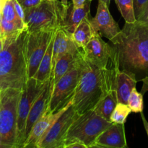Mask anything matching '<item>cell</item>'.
<instances>
[{"instance_id": "4", "label": "cell", "mask_w": 148, "mask_h": 148, "mask_svg": "<svg viewBox=\"0 0 148 148\" xmlns=\"http://www.w3.org/2000/svg\"><path fill=\"white\" fill-rule=\"evenodd\" d=\"M112 122L98 115L94 110L78 115L69 127L64 146L69 142L78 140L92 148L98 136L108 129ZM63 146V148H64Z\"/></svg>"}, {"instance_id": "42", "label": "cell", "mask_w": 148, "mask_h": 148, "mask_svg": "<svg viewBox=\"0 0 148 148\" xmlns=\"http://www.w3.org/2000/svg\"><path fill=\"white\" fill-rule=\"evenodd\" d=\"M50 1H58L59 0H50Z\"/></svg>"}, {"instance_id": "32", "label": "cell", "mask_w": 148, "mask_h": 148, "mask_svg": "<svg viewBox=\"0 0 148 148\" xmlns=\"http://www.w3.org/2000/svg\"><path fill=\"white\" fill-rule=\"evenodd\" d=\"M61 4L62 7V16H63V23L67 16L68 11L71 6V3L68 1V0H61ZM63 25V24H62Z\"/></svg>"}, {"instance_id": "15", "label": "cell", "mask_w": 148, "mask_h": 148, "mask_svg": "<svg viewBox=\"0 0 148 148\" xmlns=\"http://www.w3.org/2000/svg\"><path fill=\"white\" fill-rule=\"evenodd\" d=\"M68 106L63 110L56 113V114L45 113L40 117V119L38 120L37 122L34 124L33 128L31 129V131H30L28 137L25 142L23 148H37V145L39 143V141L47 132L48 130L52 126V124L54 123V121L66 110Z\"/></svg>"}, {"instance_id": "13", "label": "cell", "mask_w": 148, "mask_h": 148, "mask_svg": "<svg viewBox=\"0 0 148 148\" xmlns=\"http://www.w3.org/2000/svg\"><path fill=\"white\" fill-rule=\"evenodd\" d=\"M52 88H53V82H52L51 77L50 79H48L46 87L41 92V93L36 98L34 103L32 106L30 112H29L27 121H26L25 135V140L28 137L29 134L31 131V129L33 128L34 124L47 111L51 95Z\"/></svg>"}, {"instance_id": "21", "label": "cell", "mask_w": 148, "mask_h": 148, "mask_svg": "<svg viewBox=\"0 0 148 148\" xmlns=\"http://www.w3.org/2000/svg\"><path fill=\"white\" fill-rule=\"evenodd\" d=\"M54 37L55 34L52 38L46 53L42 59L37 72L33 77L36 79L41 82H46L52 77V57H53V44Z\"/></svg>"}, {"instance_id": "8", "label": "cell", "mask_w": 148, "mask_h": 148, "mask_svg": "<svg viewBox=\"0 0 148 148\" xmlns=\"http://www.w3.org/2000/svg\"><path fill=\"white\" fill-rule=\"evenodd\" d=\"M47 81L41 82L34 77L29 78L24 88L22 90V94L18 105L17 148H23V145L25 142V135L26 121L29 112L36 98L41 93L46 87Z\"/></svg>"}, {"instance_id": "25", "label": "cell", "mask_w": 148, "mask_h": 148, "mask_svg": "<svg viewBox=\"0 0 148 148\" xmlns=\"http://www.w3.org/2000/svg\"><path fill=\"white\" fill-rule=\"evenodd\" d=\"M132 111L128 104L118 103L111 116V121L116 124H124Z\"/></svg>"}, {"instance_id": "28", "label": "cell", "mask_w": 148, "mask_h": 148, "mask_svg": "<svg viewBox=\"0 0 148 148\" xmlns=\"http://www.w3.org/2000/svg\"><path fill=\"white\" fill-rule=\"evenodd\" d=\"M148 4V0H134V12H135V16L137 20L142 14L143 12L144 11L145 8Z\"/></svg>"}, {"instance_id": "19", "label": "cell", "mask_w": 148, "mask_h": 148, "mask_svg": "<svg viewBox=\"0 0 148 148\" xmlns=\"http://www.w3.org/2000/svg\"><path fill=\"white\" fill-rule=\"evenodd\" d=\"M79 49L75 51H69L61 56L56 62L52 75V82L55 84L61 77L69 72L75 65L77 59Z\"/></svg>"}, {"instance_id": "5", "label": "cell", "mask_w": 148, "mask_h": 148, "mask_svg": "<svg viewBox=\"0 0 148 148\" xmlns=\"http://www.w3.org/2000/svg\"><path fill=\"white\" fill-rule=\"evenodd\" d=\"M22 90H3L0 92V134L10 148H17L18 105Z\"/></svg>"}, {"instance_id": "26", "label": "cell", "mask_w": 148, "mask_h": 148, "mask_svg": "<svg viewBox=\"0 0 148 148\" xmlns=\"http://www.w3.org/2000/svg\"><path fill=\"white\" fill-rule=\"evenodd\" d=\"M128 106H130L132 112L141 113L144 109L143 103V94L139 92L137 89L134 88L132 91L128 100Z\"/></svg>"}, {"instance_id": "6", "label": "cell", "mask_w": 148, "mask_h": 148, "mask_svg": "<svg viewBox=\"0 0 148 148\" xmlns=\"http://www.w3.org/2000/svg\"><path fill=\"white\" fill-rule=\"evenodd\" d=\"M25 10V23L29 33L56 30L62 27L63 16L61 1L43 0L33 8Z\"/></svg>"}, {"instance_id": "34", "label": "cell", "mask_w": 148, "mask_h": 148, "mask_svg": "<svg viewBox=\"0 0 148 148\" xmlns=\"http://www.w3.org/2000/svg\"><path fill=\"white\" fill-rule=\"evenodd\" d=\"M142 82H143V85L141 90V93L144 95L146 92L148 91V77H146L144 79H143Z\"/></svg>"}, {"instance_id": "36", "label": "cell", "mask_w": 148, "mask_h": 148, "mask_svg": "<svg viewBox=\"0 0 148 148\" xmlns=\"http://www.w3.org/2000/svg\"><path fill=\"white\" fill-rule=\"evenodd\" d=\"M140 114H141V118H142V120H143V125H144L145 129V131H146V132H147V136H148V121H147V119H146L144 114H143V112H141Z\"/></svg>"}, {"instance_id": "12", "label": "cell", "mask_w": 148, "mask_h": 148, "mask_svg": "<svg viewBox=\"0 0 148 148\" xmlns=\"http://www.w3.org/2000/svg\"><path fill=\"white\" fill-rule=\"evenodd\" d=\"M98 4L95 16L90 19L94 33H98L101 36L112 41L120 33L121 29L114 20L108 8V4L102 0H98Z\"/></svg>"}, {"instance_id": "29", "label": "cell", "mask_w": 148, "mask_h": 148, "mask_svg": "<svg viewBox=\"0 0 148 148\" xmlns=\"http://www.w3.org/2000/svg\"><path fill=\"white\" fill-rule=\"evenodd\" d=\"M13 3H14V10H15L17 15L23 23H25V10L20 3L17 0H13ZM26 25V24H25Z\"/></svg>"}, {"instance_id": "37", "label": "cell", "mask_w": 148, "mask_h": 148, "mask_svg": "<svg viewBox=\"0 0 148 148\" xmlns=\"http://www.w3.org/2000/svg\"><path fill=\"white\" fill-rule=\"evenodd\" d=\"M0 148H10L7 145H6L5 143H4L2 138H1V134H0Z\"/></svg>"}, {"instance_id": "10", "label": "cell", "mask_w": 148, "mask_h": 148, "mask_svg": "<svg viewBox=\"0 0 148 148\" xmlns=\"http://www.w3.org/2000/svg\"><path fill=\"white\" fill-rule=\"evenodd\" d=\"M78 115L71 102L39 141L37 148H63L66 133Z\"/></svg>"}, {"instance_id": "44", "label": "cell", "mask_w": 148, "mask_h": 148, "mask_svg": "<svg viewBox=\"0 0 148 148\" xmlns=\"http://www.w3.org/2000/svg\"><path fill=\"white\" fill-rule=\"evenodd\" d=\"M0 92H1V90H0Z\"/></svg>"}, {"instance_id": "38", "label": "cell", "mask_w": 148, "mask_h": 148, "mask_svg": "<svg viewBox=\"0 0 148 148\" xmlns=\"http://www.w3.org/2000/svg\"><path fill=\"white\" fill-rule=\"evenodd\" d=\"M3 45H4V38L1 36H0V52L2 50Z\"/></svg>"}, {"instance_id": "30", "label": "cell", "mask_w": 148, "mask_h": 148, "mask_svg": "<svg viewBox=\"0 0 148 148\" xmlns=\"http://www.w3.org/2000/svg\"><path fill=\"white\" fill-rule=\"evenodd\" d=\"M43 0H23L20 1V4L24 10L33 8L38 5Z\"/></svg>"}, {"instance_id": "16", "label": "cell", "mask_w": 148, "mask_h": 148, "mask_svg": "<svg viewBox=\"0 0 148 148\" xmlns=\"http://www.w3.org/2000/svg\"><path fill=\"white\" fill-rule=\"evenodd\" d=\"M79 48L76 46L72 38V35L64 27L56 30L53 44V57H52V75L55 64L58 59L69 51H77Z\"/></svg>"}, {"instance_id": "31", "label": "cell", "mask_w": 148, "mask_h": 148, "mask_svg": "<svg viewBox=\"0 0 148 148\" xmlns=\"http://www.w3.org/2000/svg\"><path fill=\"white\" fill-rule=\"evenodd\" d=\"M64 148H88L86 145L78 140H73L65 145Z\"/></svg>"}, {"instance_id": "45", "label": "cell", "mask_w": 148, "mask_h": 148, "mask_svg": "<svg viewBox=\"0 0 148 148\" xmlns=\"http://www.w3.org/2000/svg\"><path fill=\"white\" fill-rule=\"evenodd\" d=\"M91 1H92V0H91Z\"/></svg>"}, {"instance_id": "9", "label": "cell", "mask_w": 148, "mask_h": 148, "mask_svg": "<svg viewBox=\"0 0 148 148\" xmlns=\"http://www.w3.org/2000/svg\"><path fill=\"white\" fill-rule=\"evenodd\" d=\"M56 30H43L29 33L26 36V55L28 79L37 72L43 56L54 36Z\"/></svg>"}, {"instance_id": "43", "label": "cell", "mask_w": 148, "mask_h": 148, "mask_svg": "<svg viewBox=\"0 0 148 148\" xmlns=\"http://www.w3.org/2000/svg\"><path fill=\"white\" fill-rule=\"evenodd\" d=\"M17 1H18L19 2H20V1H23V0H17Z\"/></svg>"}, {"instance_id": "27", "label": "cell", "mask_w": 148, "mask_h": 148, "mask_svg": "<svg viewBox=\"0 0 148 148\" xmlns=\"http://www.w3.org/2000/svg\"><path fill=\"white\" fill-rule=\"evenodd\" d=\"M20 30H25V29H23L14 22L8 21L4 18L1 20V25H0V36H2L3 38L13 34Z\"/></svg>"}, {"instance_id": "41", "label": "cell", "mask_w": 148, "mask_h": 148, "mask_svg": "<svg viewBox=\"0 0 148 148\" xmlns=\"http://www.w3.org/2000/svg\"><path fill=\"white\" fill-rule=\"evenodd\" d=\"M102 1H106V2L107 4H109V3H110V1H111V0H102Z\"/></svg>"}, {"instance_id": "24", "label": "cell", "mask_w": 148, "mask_h": 148, "mask_svg": "<svg viewBox=\"0 0 148 148\" xmlns=\"http://www.w3.org/2000/svg\"><path fill=\"white\" fill-rule=\"evenodd\" d=\"M2 18L5 19L10 22H14L18 24L23 29L27 30V26L25 23H23L17 15L15 10H14L13 0H4L3 4L2 10H1Z\"/></svg>"}, {"instance_id": "7", "label": "cell", "mask_w": 148, "mask_h": 148, "mask_svg": "<svg viewBox=\"0 0 148 148\" xmlns=\"http://www.w3.org/2000/svg\"><path fill=\"white\" fill-rule=\"evenodd\" d=\"M79 74L80 71L77 56L75 66L61 77L57 82L53 84L51 95L46 113L56 114L66 108L72 102L79 82Z\"/></svg>"}, {"instance_id": "22", "label": "cell", "mask_w": 148, "mask_h": 148, "mask_svg": "<svg viewBox=\"0 0 148 148\" xmlns=\"http://www.w3.org/2000/svg\"><path fill=\"white\" fill-rule=\"evenodd\" d=\"M118 103V98L116 89H111L106 95V96L101 100L97 105L94 111L99 116L111 121V114Z\"/></svg>"}, {"instance_id": "40", "label": "cell", "mask_w": 148, "mask_h": 148, "mask_svg": "<svg viewBox=\"0 0 148 148\" xmlns=\"http://www.w3.org/2000/svg\"><path fill=\"white\" fill-rule=\"evenodd\" d=\"M1 20H2V15H1V12H0V25H1Z\"/></svg>"}, {"instance_id": "35", "label": "cell", "mask_w": 148, "mask_h": 148, "mask_svg": "<svg viewBox=\"0 0 148 148\" xmlns=\"http://www.w3.org/2000/svg\"><path fill=\"white\" fill-rule=\"evenodd\" d=\"M87 0H72V5L75 7H80L85 4Z\"/></svg>"}, {"instance_id": "33", "label": "cell", "mask_w": 148, "mask_h": 148, "mask_svg": "<svg viewBox=\"0 0 148 148\" xmlns=\"http://www.w3.org/2000/svg\"><path fill=\"white\" fill-rule=\"evenodd\" d=\"M137 21L143 23V24L146 25H148V4L145 7L140 17L137 20Z\"/></svg>"}, {"instance_id": "1", "label": "cell", "mask_w": 148, "mask_h": 148, "mask_svg": "<svg viewBox=\"0 0 148 148\" xmlns=\"http://www.w3.org/2000/svg\"><path fill=\"white\" fill-rule=\"evenodd\" d=\"M111 42V61L119 69L133 73L138 82L148 77V25L125 23Z\"/></svg>"}, {"instance_id": "18", "label": "cell", "mask_w": 148, "mask_h": 148, "mask_svg": "<svg viewBox=\"0 0 148 148\" xmlns=\"http://www.w3.org/2000/svg\"><path fill=\"white\" fill-rule=\"evenodd\" d=\"M91 1V0H87L85 4L80 7H75L72 4H71L67 16L62 25V27L71 35L82 20L89 17Z\"/></svg>"}, {"instance_id": "14", "label": "cell", "mask_w": 148, "mask_h": 148, "mask_svg": "<svg viewBox=\"0 0 148 148\" xmlns=\"http://www.w3.org/2000/svg\"><path fill=\"white\" fill-rule=\"evenodd\" d=\"M92 147L98 148H126L124 124L112 123L108 129L103 132L97 138Z\"/></svg>"}, {"instance_id": "23", "label": "cell", "mask_w": 148, "mask_h": 148, "mask_svg": "<svg viewBox=\"0 0 148 148\" xmlns=\"http://www.w3.org/2000/svg\"><path fill=\"white\" fill-rule=\"evenodd\" d=\"M115 1L125 23H134L137 21L134 0H115Z\"/></svg>"}, {"instance_id": "11", "label": "cell", "mask_w": 148, "mask_h": 148, "mask_svg": "<svg viewBox=\"0 0 148 148\" xmlns=\"http://www.w3.org/2000/svg\"><path fill=\"white\" fill-rule=\"evenodd\" d=\"M82 51L85 59L101 69H107L111 62L113 48L104 41L98 33H94L90 40Z\"/></svg>"}, {"instance_id": "20", "label": "cell", "mask_w": 148, "mask_h": 148, "mask_svg": "<svg viewBox=\"0 0 148 148\" xmlns=\"http://www.w3.org/2000/svg\"><path fill=\"white\" fill-rule=\"evenodd\" d=\"M93 33L94 32L88 17L85 18L79 23V25L72 34V38L76 46L79 49L83 50L90 40Z\"/></svg>"}, {"instance_id": "3", "label": "cell", "mask_w": 148, "mask_h": 148, "mask_svg": "<svg viewBox=\"0 0 148 148\" xmlns=\"http://www.w3.org/2000/svg\"><path fill=\"white\" fill-rule=\"evenodd\" d=\"M27 30L4 38L0 52V90H23L28 79L26 55Z\"/></svg>"}, {"instance_id": "17", "label": "cell", "mask_w": 148, "mask_h": 148, "mask_svg": "<svg viewBox=\"0 0 148 148\" xmlns=\"http://www.w3.org/2000/svg\"><path fill=\"white\" fill-rule=\"evenodd\" d=\"M136 76L128 71L120 70L117 68L115 79V88L118 103L128 104V100L132 91L137 83Z\"/></svg>"}, {"instance_id": "39", "label": "cell", "mask_w": 148, "mask_h": 148, "mask_svg": "<svg viewBox=\"0 0 148 148\" xmlns=\"http://www.w3.org/2000/svg\"><path fill=\"white\" fill-rule=\"evenodd\" d=\"M4 1V0H0V12H1V10H2Z\"/></svg>"}, {"instance_id": "2", "label": "cell", "mask_w": 148, "mask_h": 148, "mask_svg": "<svg viewBox=\"0 0 148 148\" xmlns=\"http://www.w3.org/2000/svg\"><path fill=\"white\" fill-rule=\"evenodd\" d=\"M78 64L80 74L72 103L80 115L95 109L109 90L115 88L117 66L111 61L107 69H101L88 62L80 49Z\"/></svg>"}]
</instances>
